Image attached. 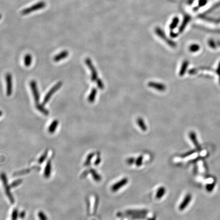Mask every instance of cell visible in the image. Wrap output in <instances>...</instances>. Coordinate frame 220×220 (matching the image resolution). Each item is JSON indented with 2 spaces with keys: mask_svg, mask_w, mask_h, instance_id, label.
I'll return each mask as SVG.
<instances>
[{
  "mask_svg": "<svg viewBox=\"0 0 220 220\" xmlns=\"http://www.w3.org/2000/svg\"><path fill=\"white\" fill-rule=\"evenodd\" d=\"M62 85V82H58L57 84H56V85L52 87L51 88V90L47 92V95H45V98H44V100L43 101V105H45V104H47V102H49V100H50L52 96L54 94V93L56 92V91L58 90V89L60 88V87H61Z\"/></svg>",
  "mask_w": 220,
  "mask_h": 220,
  "instance_id": "2",
  "label": "cell"
},
{
  "mask_svg": "<svg viewBox=\"0 0 220 220\" xmlns=\"http://www.w3.org/2000/svg\"><path fill=\"white\" fill-rule=\"evenodd\" d=\"M148 86L153 89H156L157 91L163 92L165 91L166 89V87L164 84L159 82H150L148 84Z\"/></svg>",
  "mask_w": 220,
  "mask_h": 220,
  "instance_id": "7",
  "label": "cell"
},
{
  "mask_svg": "<svg viewBox=\"0 0 220 220\" xmlns=\"http://www.w3.org/2000/svg\"><path fill=\"white\" fill-rule=\"evenodd\" d=\"M44 105L40 104H36V108L38 111H39L40 112L42 113L45 116H47L49 114V112L45 108L43 107Z\"/></svg>",
  "mask_w": 220,
  "mask_h": 220,
  "instance_id": "12",
  "label": "cell"
},
{
  "mask_svg": "<svg viewBox=\"0 0 220 220\" xmlns=\"http://www.w3.org/2000/svg\"><path fill=\"white\" fill-rule=\"evenodd\" d=\"M69 55V53L68 51H62L61 53H60L59 54L55 56V57L54 58V60L55 62H59L60 60L64 59L65 58L67 57Z\"/></svg>",
  "mask_w": 220,
  "mask_h": 220,
  "instance_id": "8",
  "label": "cell"
},
{
  "mask_svg": "<svg viewBox=\"0 0 220 220\" xmlns=\"http://www.w3.org/2000/svg\"><path fill=\"white\" fill-rule=\"evenodd\" d=\"M50 172H51V163H50V162H49L47 163V167H46L45 171V176L46 177H48L49 176H50L49 175H50Z\"/></svg>",
  "mask_w": 220,
  "mask_h": 220,
  "instance_id": "16",
  "label": "cell"
},
{
  "mask_svg": "<svg viewBox=\"0 0 220 220\" xmlns=\"http://www.w3.org/2000/svg\"><path fill=\"white\" fill-rule=\"evenodd\" d=\"M32 56L30 54L25 55L24 57V64L26 67H29L32 63Z\"/></svg>",
  "mask_w": 220,
  "mask_h": 220,
  "instance_id": "13",
  "label": "cell"
},
{
  "mask_svg": "<svg viewBox=\"0 0 220 220\" xmlns=\"http://www.w3.org/2000/svg\"><path fill=\"white\" fill-rule=\"evenodd\" d=\"M187 65H188L187 62H184V63L182 64V67L181 70H180V72H179V74H180V76H182V75L184 74V72H185L186 70V68L187 67Z\"/></svg>",
  "mask_w": 220,
  "mask_h": 220,
  "instance_id": "15",
  "label": "cell"
},
{
  "mask_svg": "<svg viewBox=\"0 0 220 220\" xmlns=\"http://www.w3.org/2000/svg\"><path fill=\"white\" fill-rule=\"evenodd\" d=\"M96 84H97V85H98V88H100V89H102V90L104 89V86L103 82L100 78H98V80H96Z\"/></svg>",
  "mask_w": 220,
  "mask_h": 220,
  "instance_id": "17",
  "label": "cell"
},
{
  "mask_svg": "<svg viewBox=\"0 0 220 220\" xmlns=\"http://www.w3.org/2000/svg\"><path fill=\"white\" fill-rule=\"evenodd\" d=\"M178 21L177 19H176V18L174 19L173 20L172 23H171V25L170 26V28L171 29H174V28H175L176 27V25H177Z\"/></svg>",
  "mask_w": 220,
  "mask_h": 220,
  "instance_id": "19",
  "label": "cell"
},
{
  "mask_svg": "<svg viewBox=\"0 0 220 220\" xmlns=\"http://www.w3.org/2000/svg\"><path fill=\"white\" fill-rule=\"evenodd\" d=\"M126 180H125V179L121 181L120 183H119L118 184H116L115 186L113 187V190H116L118 188H119L120 186H123L124 184H125V183H126Z\"/></svg>",
  "mask_w": 220,
  "mask_h": 220,
  "instance_id": "18",
  "label": "cell"
},
{
  "mask_svg": "<svg viewBox=\"0 0 220 220\" xmlns=\"http://www.w3.org/2000/svg\"><path fill=\"white\" fill-rule=\"evenodd\" d=\"M45 6H46V3L45 2H40L30 7L29 8H27L23 10L22 11V14L23 15L28 14L30 13H31L34 11L38 10H39L41 9H43V8H44Z\"/></svg>",
  "mask_w": 220,
  "mask_h": 220,
  "instance_id": "1",
  "label": "cell"
},
{
  "mask_svg": "<svg viewBox=\"0 0 220 220\" xmlns=\"http://www.w3.org/2000/svg\"><path fill=\"white\" fill-rule=\"evenodd\" d=\"M190 199H191V196L190 195H186V197L184 198V200L180 205V208H179L180 210H184L186 206L188 205L189 202H190Z\"/></svg>",
  "mask_w": 220,
  "mask_h": 220,
  "instance_id": "10",
  "label": "cell"
},
{
  "mask_svg": "<svg viewBox=\"0 0 220 220\" xmlns=\"http://www.w3.org/2000/svg\"><path fill=\"white\" fill-rule=\"evenodd\" d=\"M1 19V15H0V19Z\"/></svg>",
  "mask_w": 220,
  "mask_h": 220,
  "instance_id": "22",
  "label": "cell"
},
{
  "mask_svg": "<svg viewBox=\"0 0 220 220\" xmlns=\"http://www.w3.org/2000/svg\"><path fill=\"white\" fill-rule=\"evenodd\" d=\"M59 122H58V121L57 120H55L53 121L52 123H51V125L49 126V129H48V131L49 132H50V133H54L56 129H57L58 125Z\"/></svg>",
  "mask_w": 220,
  "mask_h": 220,
  "instance_id": "11",
  "label": "cell"
},
{
  "mask_svg": "<svg viewBox=\"0 0 220 220\" xmlns=\"http://www.w3.org/2000/svg\"><path fill=\"white\" fill-rule=\"evenodd\" d=\"M3 114V112L1 111H0V117Z\"/></svg>",
  "mask_w": 220,
  "mask_h": 220,
  "instance_id": "21",
  "label": "cell"
},
{
  "mask_svg": "<svg viewBox=\"0 0 220 220\" xmlns=\"http://www.w3.org/2000/svg\"><path fill=\"white\" fill-rule=\"evenodd\" d=\"M30 87L31 88V90L32 91V93L34 96V100L36 104H39V93L38 92V88H37V85L36 83L35 80H32L30 82Z\"/></svg>",
  "mask_w": 220,
  "mask_h": 220,
  "instance_id": "4",
  "label": "cell"
},
{
  "mask_svg": "<svg viewBox=\"0 0 220 220\" xmlns=\"http://www.w3.org/2000/svg\"><path fill=\"white\" fill-rule=\"evenodd\" d=\"M85 63L87 64V66L91 71V80L92 82H95L98 79V72H96L95 67L94 66L93 64L92 63L91 59L88 58H86L85 59Z\"/></svg>",
  "mask_w": 220,
  "mask_h": 220,
  "instance_id": "3",
  "label": "cell"
},
{
  "mask_svg": "<svg viewBox=\"0 0 220 220\" xmlns=\"http://www.w3.org/2000/svg\"><path fill=\"white\" fill-rule=\"evenodd\" d=\"M97 90L95 88H94L92 89L91 91V93L89 94L88 98V100L89 102L90 103H93V102L95 101V98L97 94Z\"/></svg>",
  "mask_w": 220,
  "mask_h": 220,
  "instance_id": "9",
  "label": "cell"
},
{
  "mask_svg": "<svg viewBox=\"0 0 220 220\" xmlns=\"http://www.w3.org/2000/svg\"><path fill=\"white\" fill-rule=\"evenodd\" d=\"M137 122L138 125L139 126V127L143 131H145L147 129L145 123L144 122V120L143 119L141 118H138L137 120Z\"/></svg>",
  "mask_w": 220,
  "mask_h": 220,
  "instance_id": "14",
  "label": "cell"
},
{
  "mask_svg": "<svg viewBox=\"0 0 220 220\" xmlns=\"http://www.w3.org/2000/svg\"><path fill=\"white\" fill-rule=\"evenodd\" d=\"M6 81L7 95L9 96L12 94L13 89L12 78L10 74H7L6 75Z\"/></svg>",
  "mask_w": 220,
  "mask_h": 220,
  "instance_id": "5",
  "label": "cell"
},
{
  "mask_svg": "<svg viewBox=\"0 0 220 220\" xmlns=\"http://www.w3.org/2000/svg\"><path fill=\"white\" fill-rule=\"evenodd\" d=\"M39 217L41 220H47V218L45 217V215L42 212H40L39 213Z\"/></svg>",
  "mask_w": 220,
  "mask_h": 220,
  "instance_id": "20",
  "label": "cell"
},
{
  "mask_svg": "<svg viewBox=\"0 0 220 220\" xmlns=\"http://www.w3.org/2000/svg\"><path fill=\"white\" fill-rule=\"evenodd\" d=\"M155 32H156L157 35L160 37H161L162 39L165 40V42H166V43L169 45L170 47H175V43L173 42V41H172L171 40H170L169 39H168L167 37H166L165 33H164V32H163V31L161 30L160 28H157V29L155 30Z\"/></svg>",
  "mask_w": 220,
  "mask_h": 220,
  "instance_id": "6",
  "label": "cell"
}]
</instances>
